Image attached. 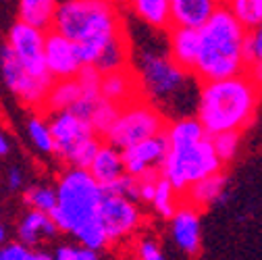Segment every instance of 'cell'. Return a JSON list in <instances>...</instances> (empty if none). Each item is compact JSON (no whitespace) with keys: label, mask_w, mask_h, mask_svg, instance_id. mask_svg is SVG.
<instances>
[{"label":"cell","mask_w":262,"mask_h":260,"mask_svg":"<svg viewBox=\"0 0 262 260\" xmlns=\"http://www.w3.org/2000/svg\"><path fill=\"white\" fill-rule=\"evenodd\" d=\"M131 67L140 81V94L156 104L169 119L177 117L175 109H181L183 115L195 113L200 81L193 73L175 62L167 46L142 48L131 58Z\"/></svg>","instance_id":"obj_1"},{"label":"cell","mask_w":262,"mask_h":260,"mask_svg":"<svg viewBox=\"0 0 262 260\" xmlns=\"http://www.w3.org/2000/svg\"><path fill=\"white\" fill-rule=\"evenodd\" d=\"M260 94L262 90L250 79L248 73L200 81L193 115L200 119L208 136L225 132L242 134L256 119Z\"/></svg>","instance_id":"obj_2"},{"label":"cell","mask_w":262,"mask_h":260,"mask_svg":"<svg viewBox=\"0 0 262 260\" xmlns=\"http://www.w3.org/2000/svg\"><path fill=\"white\" fill-rule=\"evenodd\" d=\"M52 29L79 46L85 64H96L102 50L127 31V23L121 7L108 0H60Z\"/></svg>","instance_id":"obj_3"},{"label":"cell","mask_w":262,"mask_h":260,"mask_svg":"<svg viewBox=\"0 0 262 260\" xmlns=\"http://www.w3.org/2000/svg\"><path fill=\"white\" fill-rule=\"evenodd\" d=\"M248 27L225 5L200 27V58L193 75L198 81L225 79L246 73Z\"/></svg>","instance_id":"obj_4"},{"label":"cell","mask_w":262,"mask_h":260,"mask_svg":"<svg viewBox=\"0 0 262 260\" xmlns=\"http://www.w3.org/2000/svg\"><path fill=\"white\" fill-rule=\"evenodd\" d=\"M58 204L52 210V219L60 233L73 235L81 225L98 216L106 189L90 169L64 167L56 177Z\"/></svg>","instance_id":"obj_5"},{"label":"cell","mask_w":262,"mask_h":260,"mask_svg":"<svg viewBox=\"0 0 262 260\" xmlns=\"http://www.w3.org/2000/svg\"><path fill=\"white\" fill-rule=\"evenodd\" d=\"M223 160L219 158L208 136L202 142L187 148H171L165 162H162L160 173L183 196L195 181L223 171Z\"/></svg>","instance_id":"obj_6"},{"label":"cell","mask_w":262,"mask_h":260,"mask_svg":"<svg viewBox=\"0 0 262 260\" xmlns=\"http://www.w3.org/2000/svg\"><path fill=\"white\" fill-rule=\"evenodd\" d=\"M167 123L169 117L156 104L146 100L144 96H138L121 106V113L104 140L121 150H127L148 138L165 134Z\"/></svg>","instance_id":"obj_7"},{"label":"cell","mask_w":262,"mask_h":260,"mask_svg":"<svg viewBox=\"0 0 262 260\" xmlns=\"http://www.w3.org/2000/svg\"><path fill=\"white\" fill-rule=\"evenodd\" d=\"M0 64H3V81L13 98L29 111H44L54 79L50 75H36L27 71L7 44L3 46Z\"/></svg>","instance_id":"obj_8"},{"label":"cell","mask_w":262,"mask_h":260,"mask_svg":"<svg viewBox=\"0 0 262 260\" xmlns=\"http://www.w3.org/2000/svg\"><path fill=\"white\" fill-rule=\"evenodd\" d=\"M98 219L104 223L111 242L115 246V244L131 242L138 233H142L146 214L140 200L129 198L125 193L106 191L100 210H98Z\"/></svg>","instance_id":"obj_9"},{"label":"cell","mask_w":262,"mask_h":260,"mask_svg":"<svg viewBox=\"0 0 262 260\" xmlns=\"http://www.w3.org/2000/svg\"><path fill=\"white\" fill-rule=\"evenodd\" d=\"M5 44L21 60V64L36 75H50L46 67V31L23 21H15L9 31Z\"/></svg>","instance_id":"obj_10"},{"label":"cell","mask_w":262,"mask_h":260,"mask_svg":"<svg viewBox=\"0 0 262 260\" xmlns=\"http://www.w3.org/2000/svg\"><path fill=\"white\" fill-rule=\"evenodd\" d=\"M48 117L52 125V134H54V158H58L62 165H67V160L73 156V152L81 144L98 136L92 123L79 117L75 111L48 113Z\"/></svg>","instance_id":"obj_11"},{"label":"cell","mask_w":262,"mask_h":260,"mask_svg":"<svg viewBox=\"0 0 262 260\" xmlns=\"http://www.w3.org/2000/svg\"><path fill=\"white\" fill-rule=\"evenodd\" d=\"M46 67L52 79L77 77L85 67L79 46L56 29L46 31Z\"/></svg>","instance_id":"obj_12"},{"label":"cell","mask_w":262,"mask_h":260,"mask_svg":"<svg viewBox=\"0 0 262 260\" xmlns=\"http://www.w3.org/2000/svg\"><path fill=\"white\" fill-rule=\"evenodd\" d=\"M171 146L165 134H158L154 138H148L136 146L123 150L127 175L131 177H144L152 171H160Z\"/></svg>","instance_id":"obj_13"},{"label":"cell","mask_w":262,"mask_h":260,"mask_svg":"<svg viewBox=\"0 0 262 260\" xmlns=\"http://www.w3.org/2000/svg\"><path fill=\"white\" fill-rule=\"evenodd\" d=\"M169 231H171L175 246L189 258H195L202 248L200 208H195L183 200L181 206L177 208V212L169 219Z\"/></svg>","instance_id":"obj_14"},{"label":"cell","mask_w":262,"mask_h":260,"mask_svg":"<svg viewBox=\"0 0 262 260\" xmlns=\"http://www.w3.org/2000/svg\"><path fill=\"white\" fill-rule=\"evenodd\" d=\"M167 48L177 64H181L185 71L193 73L200 58V29L185 25H171V29L167 31Z\"/></svg>","instance_id":"obj_15"},{"label":"cell","mask_w":262,"mask_h":260,"mask_svg":"<svg viewBox=\"0 0 262 260\" xmlns=\"http://www.w3.org/2000/svg\"><path fill=\"white\" fill-rule=\"evenodd\" d=\"M60 229L56 227L54 219L50 212L34 210V208H25V212L19 216L15 225V237L31 248H38L44 242L56 237Z\"/></svg>","instance_id":"obj_16"},{"label":"cell","mask_w":262,"mask_h":260,"mask_svg":"<svg viewBox=\"0 0 262 260\" xmlns=\"http://www.w3.org/2000/svg\"><path fill=\"white\" fill-rule=\"evenodd\" d=\"M125 9L134 15L144 27L152 31H169L173 25L171 0H127Z\"/></svg>","instance_id":"obj_17"},{"label":"cell","mask_w":262,"mask_h":260,"mask_svg":"<svg viewBox=\"0 0 262 260\" xmlns=\"http://www.w3.org/2000/svg\"><path fill=\"white\" fill-rule=\"evenodd\" d=\"M90 171L98 181L102 183L104 189L113 187L117 181H121L127 175L123 150L104 140L100 150H98V154H96V158H94V162L90 165Z\"/></svg>","instance_id":"obj_18"},{"label":"cell","mask_w":262,"mask_h":260,"mask_svg":"<svg viewBox=\"0 0 262 260\" xmlns=\"http://www.w3.org/2000/svg\"><path fill=\"white\" fill-rule=\"evenodd\" d=\"M102 96L106 100H113L117 104H127L129 100L138 98L140 94V81L134 71V67H123L117 71H108L102 75Z\"/></svg>","instance_id":"obj_19"},{"label":"cell","mask_w":262,"mask_h":260,"mask_svg":"<svg viewBox=\"0 0 262 260\" xmlns=\"http://www.w3.org/2000/svg\"><path fill=\"white\" fill-rule=\"evenodd\" d=\"M173 25L202 27L221 7L223 0H171Z\"/></svg>","instance_id":"obj_20"},{"label":"cell","mask_w":262,"mask_h":260,"mask_svg":"<svg viewBox=\"0 0 262 260\" xmlns=\"http://www.w3.org/2000/svg\"><path fill=\"white\" fill-rule=\"evenodd\" d=\"M225 193H227V177H225L223 171H219L214 175H208L200 181H195L183 193V200L202 210V208H208V206H214V204L223 202Z\"/></svg>","instance_id":"obj_21"},{"label":"cell","mask_w":262,"mask_h":260,"mask_svg":"<svg viewBox=\"0 0 262 260\" xmlns=\"http://www.w3.org/2000/svg\"><path fill=\"white\" fill-rule=\"evenodd\" d=\"M23 134L29 146L42 156H54V134L46 111H29Z\"/></svg>","instance_id":"obj_22"},{"label":"cell","mask_w":262,"mask_h":260,"mask_svg":"<svg viewBox=\"0 0 262 260\" xmlns=\"http://www.w3.org/2000/svg\"><path fill=\"white\" fill-rule=\"evenodd\" d=\"M165 136L171 148H187L208 138L204 125L195 115H181V117L169 119L165 127Z\"/></svg>","instance_id":"obj_23"},{"label":"cell","mask_w":262,"mask_h":260,"mask_svg":"<svg viewBox=\"0 0 262 260\" xmlns=\"http://www.w3.org/2000/svg\"><path fill=\"white\" fill-rule=\"evenodd\" d=\"M58 3L60 0H19L17 3V19L48 31L54 27Z\"/></svg>","instance_id":"obj_24"},{"label":"cell","mask_w":262,"mask_h":260,"mask_svg":"<svg viewBox=\"0 0 262 260\" xmlns=\"http://www.w3.org/2000/svg\"><path fill=\"white\" fill-rule=\"evenodd\" d=\"M83 96L81 83L77 77H69V79H54L48 100H46V113H58V111H71L79 98Z\"/></svg>","instance_id":"obj_25"},{"label":"cell","mask_w":262,"mask_h":260,"mask_svg":"<svg viewBox=\"0 0 262 260\" xmlns=\"http://www.w3.org/2000/svg\"><path fill=\"white\" fill-rule=\"evenodd\" d=\"M181 202H183V196L173 187V183L169 179H165V177L160 175L158 185H156V191H154V196H152V200L148 204L152 208V212L158 219H167L169 221L177 212V208L181 206Z\"/></svg>","instance_id":"obj_26"},{"label":"cell","mask_w":262,"mask_h":260,"mask_svg":"<svg viewBox=\"0 0 262 260\" xmlns=\"http://www.w3.org/2000/svg\"><path fill=\"white\" fill-rule=\"evenodd\" d=\"M23 204L25 208H34L42 212H50L58 204V189L56 183H31L23 189Z\"/></svg>","instance_id":"obj_27"},{"label":"cell","mask_w":262,"mask_h":260,"mask_svg":"<svg viewBox=\"0 0 262 260\" xmlns=\"http://www.w3.org/2000/svg\"><path fill=\"white\" fill-rule=\"evenodd\" d=\"M73 237H75L77 244H81V246H85L90 250H96V252H102L108 246H113L111 235L106 231L104 223L98 219V216L92 219V221H88L85 225H81L79 229L73 233Z\"/></svg>","instance_id":"obj_28"},{"label":"cell","mask_w":262,"mask_h":260,"mask_svg":"<svg viewBox=\"0 0 262 260\" xmlns=\"http://www.w3.org/2000/svg\"><path fill=\"white\" fill-rule=\"evenodd\" d=\"M119 113H121V104H117V102H113V100H106L104 96L96 102L94 113H92V117H90V123H92V127L96 129V134L100 136L102 140L106 138V134L113 129V125H115Z\"/></svg>","instance_id":"obj_29"},{"label":"cell","mask_w":262,"mask_h":260,"mask_svg":"<svg viewBox=\"0 0 262 260\" xmlns=\"http://www.w3.org/2000/svg\"><path fill=\"white\" fill-rule=\"evenodd\" d=\"M223 5L248 29L262 23V0H223Z\"/></svg>","instance_id":"obj_30"},{"label":"cell","mask_w":262,"mask_h":260,"mask_svg":"<svg viewBox=\"0 0 262 260\" xmlns=\"http://www.w3.org/2000/svg\"><path fill=\"white\" fill-rule=\"evenodd\" d=\"M212 146L219 154V158L223 160V165H229L231 160H235L239 146H242V134L239 132H225V134H216L210 136Z\"/></svg>","instance_id":"obj_31"},{"label":"cell","mask_w":262,"mask_h":260,"mask_svg":"<svg viewBox=\"0 0 262 260\" xmlns=\"http://www.w3.org/2000/svg\"><path fill=\"white\" fill-rule=\"evenodd\" d=\"M134 258L136 260H165V254H162V246L160 242L152 235V233H138L134 240Z\"/></svg>","instance_id":"obj_32"},{"label":"cell","mask_w":262,"mask_h":260,"mask_svg":"<svg viewBox=\"0 0 262 260\" xmlns=\"http://www.w3.org/2000/svg\"><path fill=\"white\" fill-rule=\"evenodd\" d=\"M54 260H100V252L90 250L81 244H60L52 252Z\"/></svg>","instance_id":"obj_33"},{"label":"cell","mask_w":262,"mask_h":260,"mask_svg":"<svg viewBox=\"0 0 262 260\" xmlns=\"http://www.w3.org/2000/svg\"><path fill=\"white\" fill-rule=\"evenodd\" d=\"M36 248H31L19 240L7 242L0 250V260H34Z\"/></svg>","instance_id":"obj_34"},{"label":"cell","mask_w":262,"mask_h":260,"mask_svg":"<svg viewBox=\"0 0 262 260\" xmlns=\"http://www.w3.org/2000/svg\"><path fill=\"white\" fill-rule=\"evenodd\" d=\"M246 56H248V64L250 62H262V23L248 29Z\"/></svg>","instance_id":"obj_35"},{"label":"cell","mask_w":262,"mask_h":260,"mask_svg":"<svg viewBox=\"0 0 262 260\" xmlns=\"http://www.w3.org/2000/svg\"><path fill=\"white\" fill-rule=\"evenodd\" d=\"M7 187L11 191H23L27 187V179H25V173H23L21 167H17V165L9 167V171H7Z\"/></svg>","instance_id":"obj_36"},{"label":"cell","mask_w":262,"mask_h":260,"mask_svg":"<svg viewBox=\"0 0 262 260\" xmlns=\"http://www.w3.org/2000/svg\"><path fill=\"white\" fill-rule=\"evenodd\" d=\"M246 73L250 75V79L262 90V62H250L246 67Z\"/></svg>","instance_id":"obj_37"},{"label":"cell","mask_w":262,"mask_h":260,"mask_svg":"<svg viewBox=\"0 0 262 260\" xmlns=\"http://www.w3.org/2000/svg\"><path fill=\"white\" fill-rule=\"evenodd\" d=\"M11 146H13V142H11V138H9L7 134L0 136V156L7 158V156L11 154Z\"/></svg>","instance_id":"obj_38"},{"label":"cell","mask_w":262,"mask_h":260,"mask_svg":"<svg viewBox=\"0 0 262 260\" xmlns=\"http://www.w3.org/2000/svg\"><path fill=\"white\" fill-rule=\"evenodd\" d=\"M34 260H54V254H50V252H46V250H36Z\"/></svg>","instance_id":"obj_39"},{"label":"cell","mask_w":262,"mask_h":260,"mask_svg":"<svg viewBox=\"0 0 262 260\" xmlns=\"http://www.w3.org/2000/svg\"><path fill=\"white\" fill-rule=\"evenodd\" d=\"M0 240H3V244L9 242V233H7V225L3 223V227H0Z\"/></svg>","instance_id":"obj_40"},{"label":"cell","mask_w":262,"mask_h":260,"mask_svg":"<svg viewBox=\"0 0 262 260\" xmlns=\"http://www.w3.org/2000/svg\"><path fill=\"white\" fill-rule=\"evenodd\" d=\"M108 3H113V5H117V7H125L127 0H108Z\"/></svg>","instance_id":"obj_41"}]
</instances>
